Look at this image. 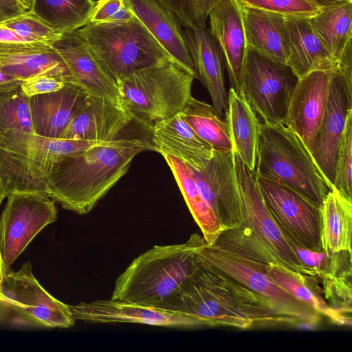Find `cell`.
<instances>
[{
    "label": "cell",
    "mask_w": 352,
    "mask_h": 352,
    "mask_svg": "<svg viewBox=\"0 0 352 352\" xmlns=\"http://www.w3.org/2000/svg\"><path fill=\"white\" fill-rule=\"evenodd\" d=\"M199 261L197 272L162 309L192 316L202 327L226 326L248 329L300 324L296 319L280 314L266 298Z\"/></svg>",
    "instance_id": "6da1fadb"
},
{
    "label": "cell",
    "mask_w": 352,
    "mask_h": 352,
    "mask_svg": "<svg viewBox=\"0 0 352 352\" xmlns=\"http://www.w3.org/2000/svg\"><path fill=\"white\" fill-rule=\"evenodd\" d=\"M150 145L116 139L63 156L47 179L45 194L66 210L88 214Z\"/></svg>",
    "instance_id": "7a4b0ae2"
},
{
    "label": "cell",
    "mask_w": 352,
    "mask_h": 352,
    "mask_svg": "<svg viewBox=\"0 0 352 352\" xmlns=\"http://www.w3.org/2000/svg\"><path fill=\"white\" fill-rule=\"evenodd\" d=\"M205 242L193 233L183 243L154 245L117 278L111 298L162 309L197 272L198 252Z\"/></svg>",
    "instance_id": "3957f363"
},
{
    "label": "cell",
    "mask_w": 352,
    "mask_h": 352,
    "mask_svg": "<svg viewBox=\"0 0 352 352\" xmlns=\"http://www.w3.org/2000/svg\"><path fill=\"white\" fill-rule=\"evenodd\" d=\"M102 142L49 138L20 130L3 132L0 134V182L7 196L14 192L45 194L47 177L59 160Z\"/></svg>",
    "instance_id": "277c9868"
},
{
    "label": "cell",
    "mask_w": 352,
    "mask_h": 352,
    "mask_svg": "<svg viewBox=\"0 0 352 352\" xmlns=\"http://www.w3.org/2000/svg\"><path fill=\"white\" fill-rule=\"evenodd\" d=\"M254 172L294 189L320 207L331 190L303 142L283 123H261Z\"/></svg>",
    "instance_id": "5b68a950"
},
{
    "label": "cell",
    "mask_w": 352,
    "mask_h": 352,
    "mask_svg": "<svg viewBox=\"0 0 352 352\" xmlns=\"http://www.w3.org/2000/svg\"><path fill=\"white\" fill-rule=\"evenodd\" d=\"M198 257L266 298L280 314L296 319L300 324H315L321 318L312 308L294 298L270 278L265 267L272 261L268 257L225 230L214 244L205 242L198 252Z\"/></svg>",
    "instance_id": "8992f818"
},
{
    "label": "cell",
    "mask_w": 352,
    "mask_h": 352,
    "mask_svg": "<svg viewBox=\"0 0 352 352\" xmlns=\"http://www.w3.org/2000/svg\"><path fill=\"white\" fill-rule=\"evenodd\" d=\"M195 77L164 59L117 81L120 100L134 119L152 128L179 113L191 96Z\"/></svg>",
    "instance_id": "52a82bcc"
},
{
    "label": "cell",
    "mask_w": 352,
    "mask_h": 352,
    "mask_svg": "<svg viewBox=\"0 0 352 352\" xmlns=\"http://www.w3.org/2000/svg\"><path fill=\"white\" fill-rule=\"evenodd\" d=\"M76 31L116 82L162 60H173L136 16L125 23H89Z\"/></svg>",
    "instance_id": "ba28073f"
},
{
    "label": "cell",
    "mask_w": 352,
    "mask_h": 352,
    "mask_svg": "<svg viewBox=\"0 0 352 352\" xmlns=\"http://www.w3.org/2000/svg\"><path fill=\"white\" fill-rule=\"evenodd\" d=\"M235 168L241 207L238 226L225 230L229 234L263 253L273 263L305 276L314 271L304 267L295 251L268 210L254 171L250 170L234 153Z\"/></svg>",
    "instance_id": "9c48e42d"
},
{
    "label": "cell",
    "mask_w": 352,
    "mask_h": 352,
    "mask_svg": "<svg viewBox=\"0 0 352 352\" xmlns=\"http://www.w3.org/2000/svg\"><path fill=\"white\" fill-rule=\"evenodd\" d=\"M298 79L287 64L248 49L243 73V91L263 122L283 123Z\"/></svg>",
    "instance_id": "30bf717a"
},
{
    "label": "cell",
    "mask_w": 352,
    "mask_h": 352,
    "mask_svg": "<svg viewBox=\"0 0 352 352\" xmlns=\"http://www.w3.org/2000/svg\"><path fill=\"white\" fill-rule=\"evenodd\" d=\"M0 217V256L5 272L32 240L57 219L54 201L36 192L9 194Z\"/></svg>",
    "instance_id": "8fae6325"
},
{
    "label": "cell",
    "mask_w": 352,
    "mask_h": 352,
    "mask_svg": "<svg viewBox=\"0 0 352 352\" xmlns=\"http://www.w3.org/2000/svg\"><path fill=\"white\" fill-rule=\"evenodd\" d=\"M256 177L268 210L291 243L323 252L320 207L285 185Z\"/></svg>",
    "instance_id": "7c38bea8"
},
{
    "label": "cell",
    "mask_w": 352,
    "mask_h": 352,
    "mask_svg": "<svg viewBox=\"0 0 352 352\" xmlns=\"http://www.w3.org/2000/svg\"><path fill=\"white\" fill-rule=\"evenodd\" d=\"M0 291L8 305L37 324L47 327L69 328L76 319L69 305L47 292L35 278L30 262L17 271L6 270Z\"/></svg>",
    "instance_id": "4fadbf2b"
},
{
    "label": "cell",
    "mask_w": 352,
    "mask_h": 352,
    "mask_svg": "<svg viewBox=\"0 0 352 352\" xmlns=\"http://www.w3.org/2000/svg\"><path fill=\"white\" fill-rule=\"evenodd\" d=\"M191 171L201 195L224 229L238 226L242 213L234 152L214 151L204 169Z\"/></svg>",
    "instance_id": "5bb4252c"
},
{
    "label": "cell",
    "mask_w": 352,
    "mask_h": 352,
    "mask_svg": "<svg viewBox=\"0 0 352 352\" xmlns=\"http://www.w3.org/2000/svg\"><path fill=\"white\" fill-rule=\"evenodd\" d=\"M352 111V86L339 67L334 70L324 114L317 131L311 155L331 189L337 153L347 116Z\"/></svg>",
    "instance_id": "9a60e30c"
},
{
    "label": "cell",
    "mask_w": 352,
    "mask_h": 352,
    "mask_svg": "<svg viewBox=\"0 0 352 352\" xmlns=\"http://www.w3.org/2000/svg\"><path fill=\"white\" fill-rule=\"evenodd\" d=\"M69 307L76 320L92 324L129 322L182 329L202 327L197 319L186 314L111 298L81 302Z\"/></svg>",
    "instance_id": "2e32d148"
},
{
    "label": "cell",
    "mask_w": 352,
    "mask_h": 352,
    "mask_svg": "<svg viewBox=\"0 0 352 352\" xmlns=\"http://www.w3.org/2000/svg\"><path fill=\"white\" fill-rule=\"evenodd\" d=\"M336 69L316 70L300 78L283 121L285 125L298 135L310 153L324 114L331 80Z\"/></svg>",
    "instance_id": "e0dca14e"
},
{
    "label": "cell",
    "mask_w": 352,
    "mask_h": 352,
    "mask_svg": "<svg viewBox=\"0 0 352 352\" xmlns=\"http://www.w3.org/2000/svg\"><path fill=\"white\" fill-rule=\"evenodd\" d=\"M209 30L223 55L230 88L245 98L243 73L248 47L239 0H219L209 15Z\"/></svg>",
    "instance_id": "ac0fdd59"
},
{
    "label": "cell",
    "mask_w": 352,
    "mask_h": 352,
    "mask_svg": "<svg viewBox=\"0 0 352 352\" xmlns=\"http://www.w3.org/2000/svg\"><path fill=\"white\" fill-rule=\"evenodd\" d=\"M54 47L77 84L91 96L122 103L117 82L101 68L88 44L76 31L64 33Z\"/></svg>",
    "instance_id": "d6986e66"
},
{
    "label": "cell",
    "mask_w": 352,
    "mask_h": 352,
    "mask_svg": "<svg viewBox=\"0 0 352 352\" xmlns=\"http://www.w3.org/2000/svg\"><path fill=\"white\" fill-rule=\"evenodd\" d=\"M184 35L195 68L196 78L208 90L212 106L221 118L228 109L223 58L219 46L206 26L184 28Z\"/></svg>",
    "instance_id": "ffe728a7"
},
{
    "label": "cell",
    "mask_w": 352,
    "mask_h": 352,
    "mask_svg": "<svg viewBox=\"0 0 352 352\" xmlns=\"http://www.w3.org/2000/svg\"><path fill=\"white\" fill-rule=\"evenodd\" d=\"M91 97L82 87L74 83H65L57 91L30 97L34 133L45 138H59Z\"/></svg>",
    "instance_id": "44dd1931"
},
{
    "label": "cell",
    "mask_w": 352,
    "mask_h": 352,
    "mask_svg": "<svg viewBox=\"0 0 352 352\" xmlns=\"http://www.w3.org/2000/svg\"><path fill=\"white\" fill-rule=\"evenodd\" d=\"M133 119L122 103L91 96L59 138L96 142L114 140Z\"/></svg>",
    "instance_id": "7402d4cb"
},
{
    "label": "cell",
    "mask_w": 352,
    "mask_h": 352,
    "mask_svg": "<svg viewBox=\"0 0 352 352\" xmlns=\"http://www.w3.org/2000/svg\"><path fill=\"white\" fill-rule=\"evenodd\" d=\"M152 130L151 148L160 153L177 157L191 170L204 169L212 159L214 150L177 113L155 123Z\"/></svg>",
    "instance_id": "603a6c76"
},
{
    "label": "cell",
    "mask_w": 352,
    "mask_h": 352,
    "mask_svg": "<svg viewBox=\"0 0 352 352\" xmlns=\"http://www.w3.org/2000/svg\"><path fill=\"white\" fill-rule=\"evenodd\" d=\"M126 2L171 58L196 78L184 30L177 16L157 0H126Z\"/></svg>",
    "instance_id": "cb8c5ba5"
},
{
    "label": "cell",
    "mask_w": 352,
    "mask_h": 352,
    "mask_svg": "<svg viewBox=\"0 0 352 352\" xmlns=\"http://www.w3.org/2000/svg\"><path fill=\"white\" fill-rule=\"evenodd\" d=\"M285 27L287 65L298 78L314 71L339 67L314 30L309 17L285 16Z\"/></svg>",
    "instance_id": "d4e9b609"
},
{
    "label": "cell",
    "mask_w": 352,
    "mask_h": 352,
    "mask_svg": "<svg viewBox=\"0 0 352 352\" xmlns=\"http://www.w3.org/2000/svg\"><path fill=\"white\" fill-rule=\"evenodd\" d=\"M240 5L248 49L273 60L287 64L285 16L241 2Z\"/></svg>",
    "instance_id": "484cf974"
},
{
    "label": "cell",
    "mask_w": 352,
    "mask_h": 352,
    "mask_svg": "<svg viewBox=\"0 0 352 352\" xmlns=\"http://www.w3.org/2000/svg\"><path fill=\"white\" fill-rule=\"evenodd\" d=\"M0 69L23 81L40 75H48L65 83L77 84L54 47L52 50L0 47Z\"/></svg>",
    "instance_id": "4316f807"
},
{
    "label": "cell",
    "mask_w": 352,
    "mask_h": 352,
    "mask_svg": "<svg viewBox=\"0 0 352 352\" xmlns=\"http://www.w3.org/2000/svg\"><path fill=\"white\" fill-rule=\"evenodd\" d=\"M233 151L252 171H255L260 124L247 99L230 88L226 114Z\"/></svg>",
    "instance_id": "83f0119b"
},
{
    "label": "cell",
    "mask_w": 352,
    "mask_h": 352,
    "mask_svg": "<svg viewBox=\"0 0 352 352\" xmlns=\"http://www.w3.org/2000/svg\"><path fill=\"white\" fill-rule=\"evenodd\" d=\"M265 272L278 287L320 316L327 317L334 324L351 326V316L336 310L320 296V287L314 276H305L273 262L266 265Z\"/></svg>",
    "instance_id": "f1b7e54d"
},
{
    "label": "cell",
    "mask_w": 352,
    "mask_h": 352,
    "mask_svg": "<svg viewBox=\"0 0 352 352\" xmlns=\"http://www.w3.org/2000/svg\"><path fill=\"white\" fill-rule=\"evenodd\" d=\"M320 212L323 252L329 257L341 252H351L352 201L332 187Z\"/></svg>",
    "instance_id": "f546056e"
},
{
    "label": "cell",
    "mask_w": 352,
    "mask_h": 352,
    "mask_svg": "<svg viewBox=\"0 0 352 352\" xmlns=\"http://www.w3.org/2000/svg\"><path fill=\"white\" fill-rule=\"evenodd\" d=\"M309 21L326 50L338 63L352 54V0L322 9Z\"/></svg>",
    "instance_id": "4dcf8cb0"
},
{
    "label": "cell",
    "mask_w": 352,
    "mask_h": 352,
    "mask_svg": "<svg viewBox=\"0 0 352 352\" xmlns=\"http://www.w3.org/2000/svg\"><path fill=\"white\" fill-rule=\"evenodd\" d=\"M162 155L170 167L206 243L214 244L225 229L201 195L190 168L177 157L166 154Z\"/></svg>",
    "instance_id": "1f68e13d"
},
{
    "label": "cell",
    "mask_w": 352,
    "mask_h": 352,
    "mask_svg": "<svg viewBox=\"0 0 352 352\" xmlns=\"http://www.w3.org/2000/svg\"><path fill=\"white\" fill-rule=\"evenodd\" d=\"M182 118L214 151H233L228 126L217 114L214 107L190 97L179 112Z\"/></svg>",
    "instance_id": "d6a6232c"
},
{
    "label": "cell",
    "mask_w": 352,
    "mask_h": 352,
    "mask_svg": "<svg viewBox=\"0 0 352 352\" xmlns=\"http://www.w3.org/2000/svg\"><path fill=\"white\" fill-rule=\"evenodd\" d=\"M95 5L94 0H32L30 9L64 34L89 23Z\"/></svg>",
    "instance_id": "836d02e7"
},
{
    "label": "cell",
    "mask_w": 352,
    "mask_h": 352,
    "mask_svg": "<svg viewBox=\"0 0 352 352\" xmlns=\"http://www.w3.org/2000/svg\"><path fill=\"white\" fill-rule=\"evenodd\" d=\"M10 130L34 133L30 97L21 89L0 93V134Z\"/></svg>",
    "instance_id": "e575fe53"
},
{
    "label": "cell",
    "mask_w": 352,
    "mask_h": 352,
    "mask_svg": "<svg viewBox=\"0 0 352 352\" xmlns=\"http://www.w3.org/2000/svg\"><path fill=\"white\" fill-rule=\"evenodd\" d=\"M25 38L54 46L63 34L53 28L31 9L0 21Z\"/></svg>",
    "instance_id": "d590c367"
},
{
    "label": "cell",
    "mask_w": 352,
    "mask_h": 352,
    "mask_svg": "<svg viewBox=\"0 0 352 352\" xmlns=\"http://www.w3.org/2000/svg\"><path fill=\"white\" fill-rule=\"evenodd\" d=\"M352 111L347 116L339 143L335 178L333 186L348 199L352 201Z\"/></svg>",
    "instance_id": "8d00e7d4"
},
{
    "label": "cell",
    "mask_w": 352,
    "mask_h": 352,
    "mask_svg": "<svg viewBox=\"0 0 352 352\" xmlns=\"http://www.w3.org/2000/svg\"><path fill=\"white\" fill-rule=\"evenodd\" d=\"M171 11L184 28L206 26L209 13L219 0H157Z\"/></svg>",
    "instance_id": "74e56055"
},
{
    "label": "cell",
    "mask_w": 352,
    "mask_h": 352,
    "mask_svg": "<svg viewBox=\"0 0 352 352\" xmlns=\"http://www.w3.org/2000/svg\"><path fill=\"white\" fill-rule=\"evenodd\" d=\"M248 6L286 16L310 17L320 10L305 0H239Z\"/></svg>",
    "instance_id": "f35d334b"
},
{
    "label": "cell",
    "mask_w": 352,
    "mask_h": 352,
    "mask_svg": "<svg viewBox=\"0 0 352 352\" xmlns=\"http://www.w3.org/2000/svg\"><path fill=\"white\" fill-rule=\"evenodd\" d=\"M135 17L126 0H98L96 1L89 23H125Z\"/></svg>",
    "instance_id": "ab89813d"
},
{
    "label": "cell",
    "mask_w": 352,
    "mask_h": 352,
    "mask_svg": "<svg viewBox=\"0 0 352 352\" xmlns=\"http://www.w3.org/2000/svg\"><path fill=\"white\" fill-rule=\"evenodd\" d=\"M65 85V82L56 77L40 75L24 80L20 89L26 96L32 97L57 91Z\"/></svg>",
    "instance_id": "60d3db41"
},
{
    "label": "cell",
    "mask_w": 352,
    "mask_h": 352,
    "mask_svg": "<svg viewBox=\"0 0 352 352\" xmlns=\"http://www.w3.org/2000/svg\"><path fill=\"white\" fill-rule=\"evenodd\" d=\"M296 253L301 264L309 269L326 272L330 261V257L324 252H317L303 248H295Z\"/></svg>",
    "instance_id": "b9f144b4"
},
{
    "label": "cell",
    "mask_w": 352,
    "mask_h": 352,
    "mask_svg": "<svg viewBox=\"0 0 352 352\" xmlns=\"http://www.w3.org/2000/svg\"><path fill=\"white\" fill-rule=\"evenodd\" d=\"M25 10L18 0H0V21Z\"/></svg>",
    "instance_id": "7bdbcfd3"
},
{
    "label": "cell",
    "mask_w": 352,
    "mask_h": 352,
    "mask_svg": "<svg viewBox=\"0 0 352 352\" xmlns=\"http://www.w3.org/2000/svg\"><path fill=\"white\" fill-rule=\"evenodd\" d=\"M23 82L0 69V93L20 89Z\"/></svg>",
    "instance_id": "ee69618b"
},
{
    "label": "cell",
    "mask_w": 352,
    "mask_h": 352,
    "mask_svg": "<svg viewBox=\"0 0 352 352\" xmlns=\"http://www.w3.org/2000/svg\"><path fill=\"white\" fill-rule=\"evenodd\" d=\"M320 10L335 3L349 0H305Z\"/></svg>",
    "instance_id": "f6af8a7d"
},
{
    "label": "cell",
    "mask_w": 352,
    "mask_h": 352,
    "mask_svg": "<svg viewBox=\"0 0 352 352\" xmlns=\"http://www.w3.org/2000/svg\"><path fill=\"white\" fill-rule=\"evenodd\" d=\"M6 197H7V193L5 191V189H4L1 182H0V205L2 202V201L3 200V199ZM4 273H5V269L3 267V263H2L1 256H0V285L2 282V279H3V276L4 275Z\"/></svg>",
    "instance_id": "bcb514c9"
},
{
    "label": "cell",
    "mask_w": 352,
    "mask_h": 352,
    "mask_svg": "<svg viewBox=\"0 0 352 352\" xmlns=\"http://www.w3.org/2000/svg\"><path fill=\"white\" fill-rule=\"evenodd\" d=\"M20 3L23 6L25 10H28L31 8L32 4V0H18Z\"/></svg>",
    "instance_id": "7dc6e473"
},
{
    "label": "cell",
    "mask_w": 352,
    "mask_h": 352,
    "mask_svg": "<svg viewBox=\"0 0 352 352\" xmlns=\"http://www.w3.org/2000/svg\"><path fill=\"white\" fill-rule=\"evenodd\" d=\"M0 302L8 305V300L4 296V295L1 293V291H0Z\"/></svg>",
    "instance_id": "c3c4849f"
}]
</instances>
